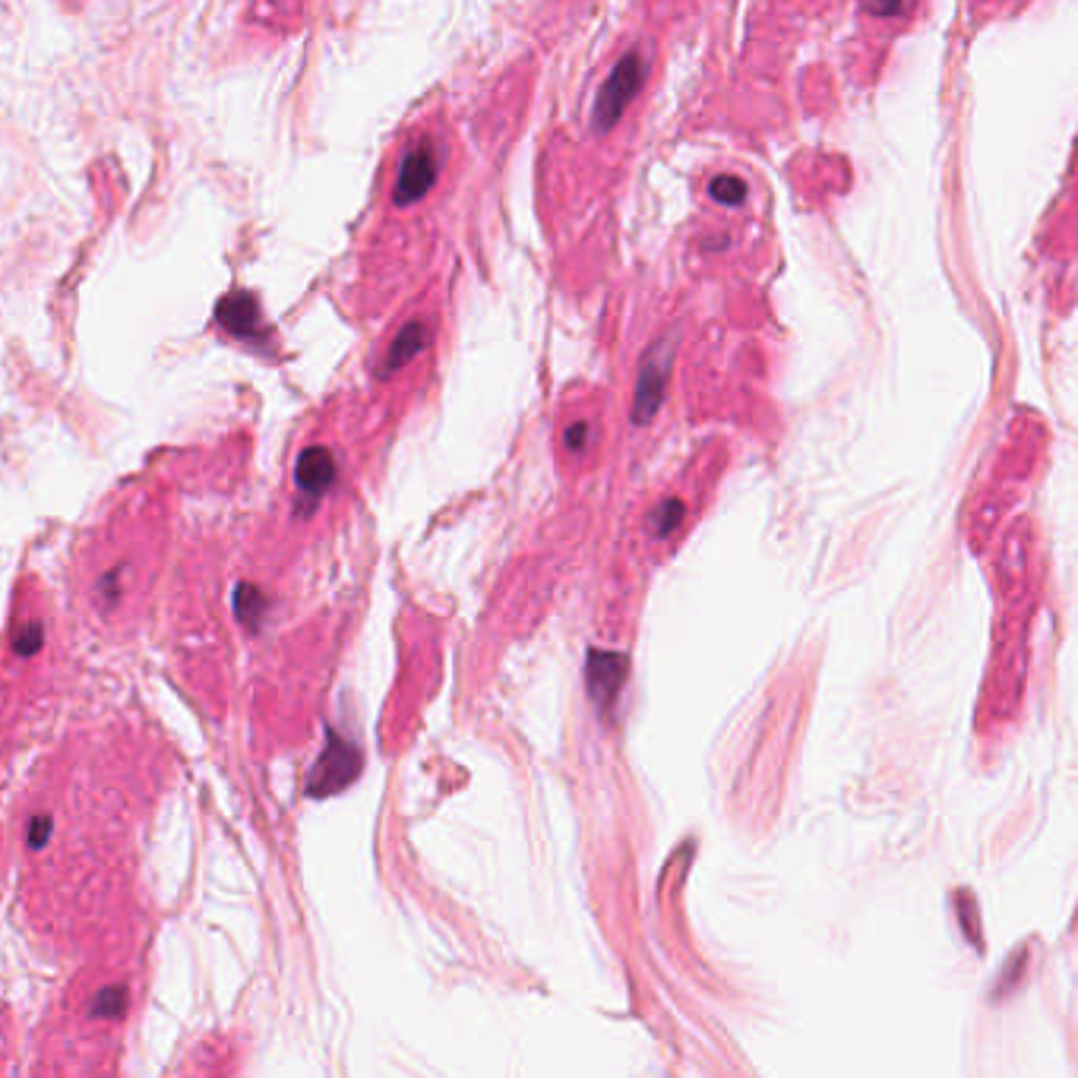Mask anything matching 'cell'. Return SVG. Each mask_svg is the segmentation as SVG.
<instances>
[{
  "mask_svg": "<svg viewBox=\"0 0 1078 1078\" xmlns=\"http://www.w3.org/2000/svg\"><path fill=\"white\" fill-rule=\"evenodd\" d=\"M357 772H361V753H357V747L349 744L345 737H339L335 730H327V747L320 753L317 766L310 769L307 794L310 798L335 794V791L349 788Z\"/></svg>",
  "mask_w": 1078,
  "mask_h": 1078,
  "instance_id": "7a4b0ae2",
  "label": "cell"
},
{
  "mask_svg": "<svg viewBox=\"0 0 1078 1078\" xmlns=\"http://www.w3.org/2000/svg\"><path fill=\"white\" fill-rule=\"evenodd\" d=\"M215 320L225 332H232L235 339H254L263 332V313H259L257 298L244 288L228 291L218 307H215Z\"/></svg>",
  "mask_w": 1078,
  "mask_h": 1078,
  "instance_id": "8992f818",
  "label": "cell"
},
{
  "mask_svg": "<svg viewBox=\"0 0 1078 1078\" xmlns=\"http://www.w3.org/2000/svg\"><path fill=\"white\" fill-rule=\"evenodd\" d=\"M124 1008H127V993L120 986H108V990H102L93 1000L95 1018H120Z\"/></svg>",
  "mask_w": 1078,
  "mask_h": 1078,
  "instance_id": "8fae6325",
  "label": "cell"
},
{
  "mask_svg": "<svg viewBox=\"0 0 1078 1078\" xmlns=\"http://www.w3.org/2000/svg\"><path fill=\"white\" fill-rule=\"evenodd\" d=\"M683 519V503L680 500H664L658 506V513L652 516V532L655 535H671L677 529V522Z\"/></svg>",
  "mask_w": 1078,
  "mask_h": 1078,
  "instance_id": "7c38bea8",
  "label": "cell"
},
{
  "mask_svg": "<svg viewBox=\"0 0 1078 1078\" xmlns=\"http://www.w3.org/2000/svg\"><path fill=\"white\" fill-rule=\"evenodd\" d=\"M427 342H430V332H427V327H424L421 320L405 323V327L396 332V339H393V345H389L386 357H383L380 376H393L396 371H402L408 361H415V357L427 349Z\"/></svg>",
  "mask_w": 1078,
  "mask_h": 1078,
  "instance_id": "ba28073f",
  "label": "cell"
},
{
  "mask_svg": "<svg viewBox=\"0 0 1078 1078\" xmlns=\"http://www.w3.org/2000/svg\"><path fill=\"white\" fill-rule=\"evenodd\" d=\"M708 193H712V200L722 203V206H740V203L747 200V184H744L740 178L725 174V178H715V181H712Z\"/></svg>",
  "mask_w": 1078,
  "mask_h": 1078,
  "instance_id": "9c48e42d",
  "label": "cell"
},
{
  "mask_svg": "<svg viewBox=\"0 0 1078 1078\" xmlns=\"http://www.w3.org/2000/svg\"><path fill=\"white\" fill-rule=\"evenodd\" d=\"M47 835H51V820L47 816H32V822H29V847L39 851L47 842Z\"/></svg>",
  "mask_w": 1078,
  "mask_h": 1078,
  "instance_id": "5bb4252c",
  "label": "cell"
},
{
  "mask_svg": "<svg viewBox=\"0 0 1078 1078\" xmlns=\"http://www.w3.org/2000/svg\"><path fill=\"white\" fill-rule=\"evenodd\" d=\"M437 171H440V156H437V146L430 140H418L399 164V174H396V188H393V203L396 206H415L421 203L424 196L430 193L434 181H437Z\"/></svg>",
  "mask_w": 1078,
  "mask_h": 1078,
  "instance_id": "277c9868",
  "label": "cell"
},
{
  "mask_svg": "<svg viewBox=\"0 0 1078 1078\" xmlns=\"http://www.w3.org/2000/svg\"><path fill=\"white\" fill-rule=\"evenodd\" d=\"M335 481V459L329 452L327 446H307L305 452L298 456V466H295V484L301 497H307L310 503H317L323 493L332 488Z\"/></svg>",
  "mask_w": 1078,
  "mask_h": 1078,
  "instance_id": "52a82bcc",
  "label": "cell"
},
{
  "mask_svg": "<svg viewBox=\"0 0 1078 1078\" xmlns=\"http://www.w3.org/2000/svg\"><path fill=\"white\" fill-rule=\"evenodd\" d=\"M42 639H45V630H42V623L29 620V623H20V627L13 630V636H10V645H13V652H17V655H35V652L42 649Z\"/></svg>",
  "mask_w": 1078,
  "mask_h": 1078,
  "instance_id": "30bf717a",
  "label": "cell"
},
{
  "mask_svg": "<svg viewBox=\"0 0 1078 1078\" xmlns=\"http://www.w3.org/2000/svg\"><path fill=\"white\" fill-rule=\"evenodd\" d=\"M642 79H645V61H642V54L639 51H627L613 64V71L608 73V79L601 83V89L595 95V105H591V130L595 134H608V130L617 127V120L623 118L627 105L642 89Z\"/></svg>",
  "mask_w": 1078,
  "mask_h": 1078,
  "instance_id": "6da1fadb",
  "label": "cell"
},
{
  "mask_svg": "<svg viewBox=\"0 0 1078 1078\" xmlns=\"http://www.w3.org/2000/svg\"><path fill=\"white\" fill-rule=\"evenodd\" d=\"M586 677H588V693L598 708H608L623 680H627V655H617V652H588V664H586Z\"/></svg>",
  "mask_w": 1078,
  "mask_h": 1078,
  "instance_id": "5b68a950",
  "label": "cell"
},
{
  "mask_svg": "<svg viewBox=\"0 0 1078 1078\" xmlns=\"http://www.w3.org/2000/svg\"><path fill=\"white\" fill-rule=\"evenodd\" d=\"M586 444H588V424L576 421L569 430H566V449H569V452H579V449H586Z\"/></svg>",
  "mask_w": 1078,
  "mask_h": 1078,
  "instance_id": "9a60e30c",
  "label": "cell"
},
{
  "mask_svg": "<svg viewBox=\"0 0 1078 1078\" xmlns=\"http://www.w3.org/2000/svg\"><path fill=\"white\" fill-rule=\"evenodd\" d=\"M263 595H259L257 588L250 591L247 586H241L237 588V601H235V608H237V617L244 620V623H254L257 627L259 623V610H263Z\"/></svg>",
  "mask_w": 1078,
  "mask_h": 1078,
  "instance_id": "4fadbf2b",
  "label": "cell"
},
{
  "mask_svg": "<svg viewBox=\"0 0 1078 1078\" xmlns=\"http://www.w3.org/2000/svg\"><path fill=\"white\" fill-rule=\"evenodd\" d=\"M671 364H674V339H661L655 342L645 357H642V367H639V383H636V396H633V412L630 418L636 424H649L655 418L658 405L664 399V389H668V376H671Z\"/></svg>",
  "mask_w": 1078,
  "mask_h": 1078,
  "instance_id": "3957f363",
  "label": "cell"
}]
</instances>
